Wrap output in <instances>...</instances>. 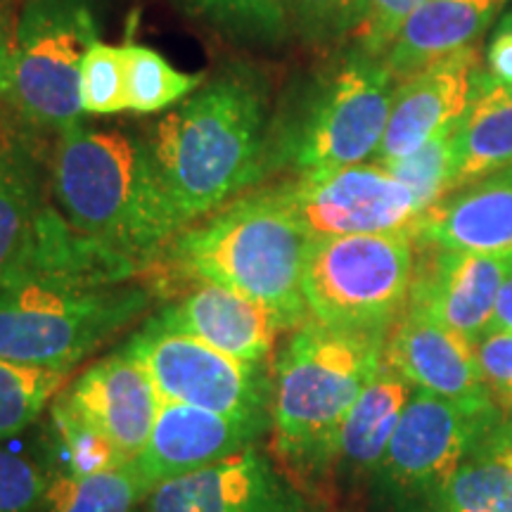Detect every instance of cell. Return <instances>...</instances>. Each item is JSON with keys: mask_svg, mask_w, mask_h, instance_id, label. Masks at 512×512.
<instances>
[{"mask_svg": "<svg viewBox=\"0 0 512 512\" xmlns=\"http://www.w3.org/2000/svg\"><path fill=\"white\" fill-rule=\"evenodd\" d=\"M498 418L501 413L477 415L415 389L375 470L377 484L396 501L437 508L446 484Z\"/></svg>", "mask_w": 512, "mask_h": 512, "instance_id": "obj_10", "label": "cell"}, {"mask_svg": "<svg viewBox=\"0 0 512 512\" xmlns=\"http://www.w3.org/2000/svg\"><path fill=\"white\" fill-rule=\"evenodd\" d=\"M413 392V384L384 361L380 373L363 389L339 425L328 465H335L339 475L354 479L375 475Z\"/></svg>", "mask_w": 512, "mask_h": 512, "instance_id": "obj_22", "label": "cell"}, {"mask_svg": "<svg viewBox=\"0 0 512 512\" xmlns=\"http://www.w3.org/2000/svg\"><path fill=\"white\" fill-rule=\"evenodd\" d=\"M181 228L238 200L268 169V95L245 67L223 72L159 121L150 136Z\"/></svg>", "mask_w": 512, "mask_h": 512, "instance_id": "obj_1", "label": "cell"}, {"mask_svg": "<svg viewBox=\"0 0 512 512\" xmlns=\"http://www.w3.org/2000/svg\"><path fill=\"white\" fill-rule=\"evenodd\" d=\"M155 384L162 403L204 408L230 418L271 420L273 380L266 366L240 363L200 339L150 318L124 347Z\"/></svg>", "mask_w": 512, "mask_h": 512, "instance_id": "obj_9", "label": "cell"}, {"mask_svg": "<svg viewBox=\"0 0 512 512\" xmlns=\"http://www.w3.org/2000/svg\"><path fill=\"white\" fill-rule=\"evenodd\" d=\"M150 494L152 489L136 460H128L98 475L50 472L41 508L46 512H133Z\"/></svg>", "mask_w": 512, "mask_h": 512, "instance_id": "obj_24", "label": "cell"}, {"mask_svg": "<svg viewBox=\"0 0 512 512\" xmlns=\"http://www.w3.org/2000/svg\"><path fill=\"white\" fill-rule=\"evenodd\" d=\"M67 373L0 358V439L17 437L62 394Z\"/></svg>", "mask_w": 512, "mask_h": 512, "instance_id": "obj_27", "label": "cell"}, {"mask_svg": "<svg viewBox=\"0 0 512 512\" xmlns=\"http://www.w3.org/2000/svg\"><path fill=\"white\" fill-rule=\"evenodd\" d=\"M10 57H12V36H5L0 29V110L10 107Z\"/></svg>", "mask_w": 512, "mask_h": 512, "instance_id": "obj_39", "label": "cell"}, {"mask_svg": "<svg viewBox=\"0 0 512 512\" xmlns=\"http://www.w3.org/2000/svg\"><path fill=\"white\" fill-rule=\"evenodd\" d=\"M100 41L91 0H24L10 57V107L34 131L79 126L83 57Z\"/></svg>", "mask_w": 512, "mask_h": 512, "instance_id": "obj_6", "label": "cell"}, {"mask_svg": "<svg viewBox=\"0 0 512 512\" xmlns=\"http://www.w3.org/2000/svg\"><path fill=\"white\" fill-rule=\"evenodd\" d=\"M512 166V91L479 74L475 98L453 131V190Z\"/></svg>", "mask_w": 512, "mask_h": 512, "instance_id": "obj_23", "label": "cell"}, {"mask_svg": "<svg viewBox=\"0 0 512 512\" xmlns=\"http://www.w3.org/2000/svg\"><path fill=\"white\" fill-rule=\"evenodd\" d=\"M83 114L110 117L128 110V72L124 46L95 41L81 67Z\"/></svg>", "mask_w": 512, "mask_h": 512, "instance_id": "obj_30", "label": "cell"}, {"mask_svg": "<svg viewBox=\"0 0 512 512\" xmlns=\"http://www.w3.org/2000/svg\"><path fill=\"white\" fill-rule=\"evenodd\" d=\"M60 399L128 460L143 453L162 406L155 384L124 347L83 370Z\"/></svg>", "mask_w": 512, "mask_h": 512, "instance_id": "obj_17", "label": "cell"}, {"mask_svg": "<svg viewBox=\"0 0 512 512\" xmlns=\"http://www.w3.org/2000/svg\"><path fill=\"white\" fill-rule=\"evenodd\" d=\"M128 72V112L155 114L190 98L204 86L202 74H188L147 46H124Z\"/></svg>", "mask_w": 512, "mask_h": 512, "instance_id": "obj_26", "label": "cell"}, {"mask_svg": "<svg viewBox=\"0 0 512 512\" xmlns=\"http://www.w3.org/2000/svg\"><path fill=\"white\" fill-rule=\"evenodd\" d=\"M484 444L512 470V415H501L498 418L496 425L484 437Z\"/></svg>", "mask_w": 512, "mask_h": 512, "instance_id": "obj_37", "label": "cell"}, {"mask_svg": "<svg viewBox=\"0 0 512 512\" xmlns=\"http://www.w3.org/2000/svg\"><path fill=\"white\" fill-rule=\"evenodd\" d=\"M309 245L311 235L278 188L238 197L178 233L174 261L190 278L264 304L290 330L309 320L302 287Z\"/></svg>", "mask_w": 512, "mask_h": 512, "instance_id": "obj_3", "label": "cell"}, {"mask_svg": "<svg viewBox=\"0 0 512 512\" xmlns=\"http://www.w3.org/2000/svg\"><path fill=\"white\" fill-rule=\"evenodd\" d=\"M268 425L271 420L230 418L183 403H162L136 465L147 486L155 489L256 446Z\"/></svg>", "mask_w": 512, "mask_h": 512, "instance_id": "obj_15", "label": "cell"}, {"mask_svg": "<svg viewBox=\"0 0 512 512\" xmlns=\"http://www.w3.org/2000/svg\"><path fill=\"white\" fill-rule=\"evenodd\" d=\"M48 489V472L34 460L0 446V512H36Z\"/></svg>", "mask_w": 512, "mask_h": 512, "instance_id": "obj_33", "label": "cell"}, {"mask_svg": "<svg viewBox=\"0 0 512 512\" xmlns=\"http://www.w3.org/2000/svg\"><path fill=\"white\" fill-rule=\"evenodd\" d=\"M53 415L55 437L60 441V448L67 460L64 470L74 475H98V472L114 470V467L128 463V458L105 439L98 430H93L88 422H83L79 415L69 411V406L60 396L50 406Z\"/></svg>", "mask_w": 512, "mask_h": 512, "instance_id": "obj_31", "label": "cell"}, {"mask_svg": "<svg viewBox=\"0 0 512 512\" xmlns=\"http://www.w3.org/2000/svg\"><path fill=\"white\" fill-rule=\"evenodd\" d=\"M389 330L332 328L309 318L280 349L273 377L275 448L325 467L332 439L384 363Z\"/></svg>", "mask_w": 512, "mask_h": 512, "instance_id": "obj_5", "label": "cell"}, {"mask_svg": "<svg viewBox=\"0 0 512 512\" xmlns=\"http://www.w3.org/2000/svg\"><path fill=\"white\" fill-rule=\"evenodd\" d=\"M422 245L512 256V166L446 195L415 228Z\"/></svg>", "mask_w": 512, "mask_h": 512, "instance_id": "obj_19", "label": "cell"}, {"mask_svg": "<svg viewBox=\"0 0 512 512\" xmlns=\"http://www.w3.org/2000/svg\"><path fill=\"white\" fill-rule=\"evenodd\" d=\"M475 354L486 387L494 399L512 406V335L503 330H486L475 339Z\"/></svg>", "mask_w": 512, "mask_h": 512, "instance_id": "obj_35", "label": "cell"}, {"mask_svg": "<svg viewBox=\"0 0 512 512\" xmlns=\"http://www.w3.org/2000/svg\"><path fill=\"white\" fill-rule=\"evenodd\" d=\"M415 233L311 238L304 264L309 318L332 328L392 330L413 285Z\"/></svg>", "mask_w": 512, "mask_h": 512, "instance_id": "obj_7", "label": "cell"}, {"mask_svg": "<svg viewBox=\"0 0 512 512\" xmlns=\"http://www.w3.org/2000/svg\"><path fill=\"white\" fill-rule=\"evenodd\" d=\"M150 302L143 285L24 264L0 285V358L69 375L143 316Z\"/></svg>", "mask_w": 512, "mask_h": 512, "instance_id": "obj_4", "label": "cell"}, {"mask_svg": "<svg viewBox=\"0 0 512 512\" xmlns=\"http://www.w3.org/2000/svg\"><path fill=\"white\" fill-rule=\"evenodd\" d=\"M453 131L430 140L413 155L382 164L396 181H401L411 190L420 214L437 207L446 195L453 192Z\"/></svg>", "mask_w": 512, "mask_h": 512, "instance_id": "obj_29", "label": "cell"}, {"mask_svg": "<svg viewBox=\"0 0 512 512\" xmlns=\"http://www.w3.org/2000/svg\"><path fill=\"white\" fill-rule=\"evenodd\" d=\"M287 27L313 46L356 34L368 0H283Z\"/></svg>", "mask_w": 512, "mask_h": 512, "instance_id": "obj_32", "label": "cell"}, {"mask_svg": "<svg viewBox=\"0 0 512 512\" xmlns=\"http://www.w3.org/2000/svg\"><path fill=\"white\" fill-rule=\"evenodd\" d=\"M394 88L384 62L356 50L285 133L280 155L299 176L366 164L380 150Z\"/></svg>", "mask_w": 512, "mask_h": 512, "instance_id": "obj_8", "label": "cell"}, {"mask_svg": "<svg viewBox=\"0 0 512 512\" xmlns=\"http://www.w3.org/2000/svg\"><path fill=\"white\" fill-rule=\"evenodd\" d=\"M384 361L415 389L456 403L470 413H498L479 370L475 344L425 313L406 306L394 330H389Z\"/></svg>", "mask_w": 512, "mask_h": 512, "instance_id": "obj_13", "label": "cell"}, {"mask_svg": "<svg viewBox=\"0 0 512 512\" xmlns=\"http://www.w3.org/2000/svg\"><path fill=\"white\" fill-rule=\"evenodd\" d=\"M486 76L501 86L512 88V15L496 29L494 41L486 50Z\"/></svg>", "mask_w": 512, "mask_h": 512, "instance_id": "obj_36", "label": "cell"}, {"mask_svg": "<svg viewBox=\"0 0 512 512\" xmlns=\"http://www.w3.org/2000/svg\"><path fill=\"white\" fill-rule=\"evenodd\" d=\"M508 0H425L382 57L394 81L439 57L475 46Z\"/></svg>", "mask_w": 512, "mask_h": 512, "instance_id": "obj_21", "label": "cell"}, {"mask_svg": "<svg viewBox=\"0 0 512 512\" xmlns=\"http://www.w3.org/2000/svg\"><path fill=\"white\" fill-rule=\"evenodd\" d=\"M510 268L512 256L432 247V254L413 271L408 309L425 313L475 344L491 328L498 292Z\"/></svg>", "mask_w": 512, "mask_h": 512, "instance_id": "obj_16", "label": "cell"}, {"mask_svg": "<svg viewBox=\"0 0 512 512\" xmlns=\"http://www.w3.org/2000/svg\"><path fill=\"white\" fill-rule=\"evenodd\" d=\"M209 27L235 41L275 46L287 36L283 0H183Z\"/></svg>", "mask_w": 512, "mask_h": 512, "instance_id": "obj_28", "label": "cell"}, {"mask_svg": "<svg viewBox=\"0 0 512 512\" xmlns=\"http://www.w3.org/2000/svg\"><path fill=\"white\" fill-rule=\"evenodd\" d=\"M422 3L425 0H368L366 15H363L361 27L356 29L358 50L382 60L396 36L401 34L403 24Z\"/></svg>", "mask_w": 512, "mask_h": 512, "instance_id": "obj_34", "label": "cell"}, {"mask_svg": "<svg viewBox=\"0 0 512 512\" xmlns=\"http://www.w3.org/2000/svg\"><path fill=\"white\" fill-rule=\"evenodd\" d=\"M0 121V285L29 254L50 204L43 188V164L34 136Z\"/></svg>", "mask_w": 512, "mask_h": 512, "instance_id": "obj_20", "label": "cell"}, {"mask_svg": "<svg viewBox=\"0 0 512 512\" xmlns=\"http://www.w3.org/2000/svg\"><path fill=\"white\" fill-rule=\"evenodd\" d=\"M437 512H512V470L484 439L446 484Z\"/></svg>", "mask_w": 512, "mask_h": 512, "instance_id": "obj_25", "label": "cell"}, {"mask_svg": "<svg viewBox=\"0 0 512 512\" xmlns=\"http://www.w3.org/2000/svg\"><path fill=\"white\" fill-rule=\"evenodd\" d=\"M147 512H311L259 448L157 484Z\"/></svg>", "mask_w": 512, "mask_h": 512, "instance_id": "obj_14", "label": "cell"}, {"mask_svg": "<svg viewBox=\"0 0 512 512\" xmlns=\"http://www.w3.org/2000/svg\"><path fill=\"white\" fill-rule=\"evenodd\" d=\"M166 328L200 339L240 363L266 366L275 339L285 330L283 320L264 304L228 287L202 283L176 304L157 313Z\"/></svg>", "mask_w": 512, "mask_h": 512, "instance_id": "obj_18", "label": "cell"}, {"mask_svg": "<svg viewBox=\"0 0 512 512\" xmlns=\"http://www.w3.org/2000/svg\"><path fill=\"white\" fill-rule=\"evenodd\" d=\"M510 91H512V88H510Z\"/></svg>", "mask_w": 512, "mask_h": 512, "instance_id": "obj_40", "label": "cell"}, {"mask_svg": "<svg viewBox=\"0 0 512 512\" xmlns=\"http://www.w3.org/2000/svg\"><path fill=\"white\" fill-rule=\"evenodd\" d=\"M283 192L311 238L415 233L422 216L411 190L377 162L302 174Z\"/></svg>", "mask_w": 512, "mask_h": 512, "instance_id": "obj_11", "label": "cell"}, {"mask_svg": "<svg viewBox=\"0 0 512 512\" xmlns=\"http://www.w3.org/2000/svg\"><path fill=\"white\" fill-rule=\"evenodd\" d=\"M479 74L477 48L470 46L401 79L375 155L377 164L413 155L430 140L453 131L475 98Z\"/></svg>", "mask_w": 512, "mask_h": 512, "instance_id": "obj_12", "label": "cell"}, {"mask_svg": "<svg viewBox=\"0 0 512 512\" xmlns=\"http://www.w3.org/2000/svg\"><path fill=\"white\" fill-rule=\"evenodd\" d=\"M491 330H503L512 335V268L505 275L501 292H498L494 318H491Z\"/></svg>", "mask_w": 512, "mask_h": 512, "instance_id": "obj_38", "label": "cell"}, {"mask_svg": "<svg viewBox=\"0 0 512 512\" xmlns=\"http://www.w3.org/2000/svg\"><path fill=\"white\" fill-rule=\"evenodd\" d=\"M57 209L76 233L143 264L181 233L150 140L117 128H67L48 159Z\"/></svg>", "mask_w": 512, "mask_h": 512, "instance_id": "obj_2", "label": "cell"}]
</instances>
